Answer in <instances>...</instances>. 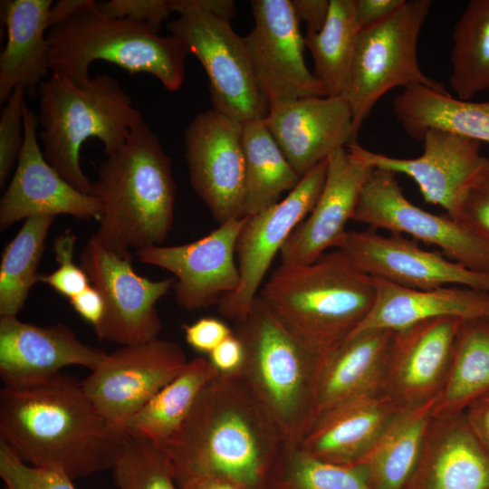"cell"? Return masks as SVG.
<instances>
[{
  "label": "cell",
  "instance_id": "cell-22",
  "mask_svg": "<svg viewBox=\"0 0 489 489\" xmlns=\"http://www.w3.org/2000/svg\"><path fill=\"white\" fill-rule=\"evenodd\" d=\"M264 123L285 158L302 177L336 149L356 141L347 100L305 97L269 108Z\"/></svg>",
  "mask_w": 489,
  "mask_h": 489
},
{
  "label": "cell",
  "instance_id": "cell-50",
  "mask_svg": "<svg viewBox=\"0 0 489 489\" xmlns=\"http://www.w3.org/2000/svg\"><path fill=\"white\" fill-rule=\"evenodd\" d=\"M96 2L94 0H60L55 2L48 13V30L90 8Z\"/></svg>",
  "mask_w": 489,
  "mask_h": 489
},
{
  "label": "cell",
  "instance_id": "cell-20",
  "mask_svg": "<svg viewBox=\"0 0 489 489\" xmlns=\"http://www.w3.org/2000/svg\"><path fill=\"white\" fill-rule=\"evenodd\" d=\"M327 162L324 185L316 204L279 253L283 265L309 264L337 247L374 169L347 147L333 151Z\"/></svg>",
  "mask_w": 489,
  "mask_h": 489
},
{
  "label": "cell",
  "instance_id": "cell-9",
  "mask_svg": "<svg viewBox=\"0 0 489 489\" xmlns=\"http://www.w3.org/2000/svg\"><path fill=\"white\" fill-rule=\"evenodd\" d=\"M168 1L178 17L168 29L206 71L213 109L241 122L264 119L269 105L257 85L244 39L230 19L193 7L187 0Z\"/></svg>",
  "mask_w": 489,
  "mask_h": 489
},
{
  "label": "cell",
  "instance_id": "cell-36",
  "mask_svg": "<svg viewBox=\"0 0 489 489\" xmlns=\"http://www.w3.org/2000/svg\"><path fill=\"white\" fill-rule=\"evenodd\" d=\"M53 216L24 220L5 246L0 264V317L17 316L31 288L39 281L38 266Z\"/></svg>",
  "mask_w": 489,
  "mask_h": 489
},
{
  "label": "cell",
  "instance_id": "cell-33",
  "mask_svg": "<svg viewBox=\"0 0 489 489\" xmlns=\"http://www.w3.org/2000/svg\"><path fill=\"white\" fill-rule=\"evenodd\" d=\"M264 119L243 124V147L245 159V197L244 216L257 214L279 202L284 192L300 182Z\"/></svg>",
  "mask_w": 489,
  "mask_h": 489
},
{
  "label": "cell",
  "instance_id": "cell-1",
  "mask_svg": "<svg viewBox=\"0 0 489 489\" xmlns=\"http://www.w3.org/2000/svg\"><path fill=\"white\" fill-rule=\"evenodd\" d=\"M129 436L62 372L0 391V441L32 466L72 480L112 469Z\"/></svg>",
  "mask_w": 489,
  "mask_h": 489
},
{
  "label": "cell",
  "instance_id": "cell-21",
  "mask_svg": "<svg viewBox=\"0 0 489 489\" xmlns=\"http://www.w3.org/2000/svg\"><path fill=\"white\" fill-rule=\"evenodd\" d=\"M461 321L437 318L394 331L382 392L403 408L436 398L448 374Z\"/></svg>",
  "mask_w": 489,
  "mask_h": 489
},
{
  "label": "cell",
  "instance_id": "cell-46",
  "mask_svg": "<svg viewBox=\"0 0 489 489\" xmlns=\"http://www.w3.org/2000/svg\"><path fill=\"white\" fill-rule=\"evenodd\" d=\"M406 0H355L356 19L360 27L379 24L397 12Z\"/></svg>",
  "mask_w": 489,
  "mask_h": 489
},
{
  "label": "cell",
  "instance_id": "cell-32",
  "mask_svg": "<svg viewBox=\"0 0 489 489\" xmlns=\"http://www.w3.org/2000/svg\"><path fill=\"white\" fill-rule=\"evenodd\" d=\"M218 374L205 357L188 360L176 378L126 422L124 429L129 436L164 444L181 427L202 389Z\"/></svg>",
  "mask_w": 489,
  "mask_h": 489
},
{
  "label": "cell",
  "instance_id": "cell-2",
  "mask_svg": "<svg viewBox=\"0 0 489 489\" xmlns=\"http://www.w3.org/2000/svg\"><path fill=\"white\" fill-rule=\"evenodd\" d=\"M286 442L243 372L218 374L162 446L177 484L212 476L264 489Z\"/></svg>",
  "mask_w": 489,
  "mask_h": 489
},
{
  "label": "cell",
  "instance_id": "cell-44",
  "mask_svg": "<svg viewBox=\"0 0 489 489\" xmlns=\"http://www.w3.org/2000/svg\"><path fill=\"white\" fill-rule=\"evenodd\" d=\"M186 341L196 350L209 354L223 340L233 334L231 329L222 321L213 317H204L189 325L183 326Z\"/></svg>",
  "mask_w": 489,
  "mask_h": 489
},
{
  "label": "cell",
  "instance_id": "cell-4",
  "mask_svg": "<svg viewBox=\"0 0 489 489\" xmlns=\"http://www.w3.org/2000/svg\"><path fill=\"white\" fill-rule=\"evenodd\" d=\"M257 298L297 341L326 358L367 317L376 285L334 249L309 264H281Z\"/></svg>",
  "mask_w": 489,
  "mask_h": 489
},
{
  "label": "cell",
  "instance_id": "cell-17",
  "mask_svg": "<svg viewBox=\"0 0 489 489\" xmlns=\"http://www.w3.org/2000/svg\"><path fill=\"white\" fill-rule=\"evenodd\" d=\"M246 216L225 222L202 238L178 245H154L136 251L139 262L170 272L179 306L197 311L219 302L240 283L235 261Z\"/></svg>",
  "mask_w": 489,
  "mask_h": 489
},
{
  "label": "cell",
  "instance_id": "cell-13",
  "mask_svg": "<svg viewBox=\"0 0 489 489\" xmlns=\"http://www.w3.org/2000/svg\"><path fill=\"white\" fill-rule=\"evenodd\" d=\"M187 362L179 345L158 338L107 353L81 383L96 408L124 429L126 422Z\"/></svg>",
  "mask_w": 489,
  "mask_h": 489
},
{
  "label": "cell",
  "instance_id": "cell-40",
  "mask_svg": "<svg viewBox=\"0 0 489 489\" xmlns=\"http://www.w3.org/2000/svg\"><path fill=\"white\" fill-rule=\"evenodd\" d=\"M0 476L8 489H76L69 477L24 463L1 441Z\"/></svg>",
  "mask_w": 489,
  "mask_h": 489
},
{
  "label": "cell",
  "instance_id": "cell-11",
  "mask_svg": "<svg viewBox=\"0 0 489 489\" xmlns=\"http://www.w3.org/2000/svg\"><path fill=\"white\" fill-rule=\"evenodd\" d=\"M327 164L326 158L302 176L282 201L246 216L236 244L240 283L219 301L217 310L222 316L237 322L248 315L275 255L316 204Z\"/></svg>",
  "mask_w": 489,
  "mask_h": 489
},
{
  "label": "cell",
  "instance_id": "cell-34",
  "mask_svg": "<svg viewBox=\"0 0 489 489\" xmlns=\"http://www.w3.org/2000/svg\"><path fill=\"white\" fill-rule=\"evenodd\" d=\"M360 32L355 0H330L329 14L321 30L306 31L304 43L313 58V75L324 87L327 96L344 97Z\"/></svg>",
  "mask_w": 489,
  "mask_h": 489
},
{
  "label": "cell",
  "instance_id": "cell-52",
  "mask_svg": "<svg viewBox=\"0 0 489 489\" xmlns=\"http://www.w3.org/2000/svg\"><path fill=\"white\" fill-rule=\"evenodd\" d=\"M4 489H8V488H7L6 486H5V488H4Z\"/></svg>",
  "mask_w": 489,
  "mask_h": 489
},
{
  "label": "cell",
  "instance_id": "cell-8",
  "mask_svg": "<svg viewBox=\"0 0 489 489\" xmlns=\"http://www.w3.org/2000/svg\"><path fill=\"white\" fill-rule=\"evenodd\" d=\"M431 6L430 0H406L386 20L360 29L344 95L357 134L376 103L396 87L447 91L422 72L417 59L418 38Z\"/></svg>",
  "mask_w": 489,
  "mask_h": 489
},
{
  "label": "cell",
  "instance_id": "cell-38",
  "mask_svg": "<svg viewBox=\"0 0 489 489\" xmlns=\"http://www.w3.org/2000/svg\"><path fill=\"white\" fill-rule=\"evenodd\" d=\"M112 470L119 489H179L166 450L149 439L129 436Z\"/></svg>",
  "mask_w": 489,
  "mask_h": 489
},
{
  "label": "cell",
  "instance_id": "cell-30",
  "mask_svg": "<svg viewBox=\"0 0 489 489\" xmlns=\"http://www.w3.org/2000/svg\"><path fill=\"white\" fill-rule=\"evenodd\" d=\"M404 131L422 141L428 129H441L489 144V101H472L423 85L405 88L392 101Z\"/></svg>",
  "mask_w": 489,
  "mask_h": 489
},
{
  "label": "cell",
  "instance_id": "cell-37",
  "mask_svg": "<svg viewBox=\"0 0 489 489\" xmlns=\"http://www.w3.org/2000/svg\"><path fill=\"white\" fill-rule=\"evenodd\" d=\"M264 489H372L353 466L321 461L286 444Z\"/></svg>",
  "mask_w": 489,
  "mask_h": 489
},
{
  "label": "cell",
  "instance_id": "cell-42",
  "mask_svg": "<svg viewBox=\"0 0 489 489\" xmlns=\"http://www.w3.org/2000/svg\"><path fill=\"white\" fill-rule=\"evenodd\" d=\"M455 221L489 245V158L468 189Z\"/></svg>",
  "mask_w": 489,
  "mask_h": 489
},
{
  "label": "cell",
  "instance_id": "cell-26",
  "mask_svg": "<svg viewBox=\"0 0 489 489\" xmlns=\"http://www.w3.org/2000/svg\"><path fill=\"white\" fill-rule=\"evenodd\" d=\"M374 281V304L351 334L374 329L397 331L445 317L489 320V292L456 285L413 289L380 279Z\"/></svg>",
  "mask_w": 489,
  "mask_h": 489
},
{
  "label": "cell",
  "instance_id": "cell-27",
  "mask_svg": "<svg viewBox=\"0 0 489 489\" xmlns=\"http://www.w3.org/2000/svg\"><path fill=\"white\" fill-rule=\"evenodd\" d=\"M393 335L385 329L353 333L324 359L312 421L346 401L382 392Z\"/></svg>",
  "mask_w": 489,
  "mask_h": 489
},
{
  "label": "cell",
  "instance_id": "cell-29",
  "mask_svg": "<svg viewBox=\"0 0 489 489\" xmlns=\"http://www.w3.org/2000/svg\"><path fill=\"white\" fill-rule=\"evenodd\" d=\"M436 398L403 408L371 449L352 465L372 489L408 488L424 451Z\"/></svg>",
  "mask_w": 489,
  "mask_h": 489
},
{
  "label": "cell",
  "instance_id": "cell-48",
  "mask_svg": "<svg viewBox=\"0 0 489 489\" xmlns=\"http://www.w3.org/2000/svg\"><path fill=\"white\" fill-rule=\"evenodd\" d=\"M297 19L307 24V30L318 33L324 26L330 10V0H291Z\"/></svg>",
  "mask_w": 489,
  "mask_h": 489
},
{
  "label": "cell",
  "instance_id": "cell-24",
  "mask_svg": "<svg viewBox=\"0 0 489 489\" xmlns=\"http://www.w3.org/2000/svg\"><path fill=\"white\" fill-rule=\"evenodd\" d=\"M402 409L383 392L350 399L316 417L298 446L321 461L352 466Z\"/></svg>",
  "mask_w": 489,
  "mask_h": 489
},
{
  "label": "cell",
  "instance_id": "cell-25",
  "mask_svg": "<svg viewBox=\"0 0 489 489\" xmlns=\"http://www.w3.org/2000/svg\"><path fill=\"white\" fill-rule=\"evenodd\" d=\"M407 489H489V453L464 412L434 417Z\"/></svg>",
  "mask_w": 489,
  "mask_h": 489
},
{
  "label": "cell",
  "instance_id": "cell-39",
  "mask_svg": "<svg viewBox=\"0 0 489 489\" xmlns=\"http://www.w3.org/2000/svg\"><path fill=\"white\" fill-rule=\"evenodd\" d=\"M25 91L16 87L0 116V187L5 185L14 167L17 165L24 140V110Z\"/></svg>",
  "mask_w": 489,
  "mask_h": 489
},
{
  "label": "cell",
  "instance_id": "cell-31",
  "mask_svg": "<svg viewBox=\"0 0 489 489\" xmlns=\"http://www.w3.org/2000/svg\"><path fill=\"white\" fill-rule=\"evenodd\" d=\"M489 392V320H462L434 417L465 412Z\"/></svg>",
  "mask_w": 489,
  "mask_h": 489
},
{
  "label": "cell",
  "instance_id": "cell-47",
  "mask_svg": "<svg viewBox=\"0 0 489 489\" xmlns=\"http://www.w3.org/2000/svg\"><path fill=\"white\" fill-rule=\"evenodd\" d=\"M69 300L75 312L90 322L94 330L99 327L104 313V302L101 292L93 285L90 284Z\"/></svg>",
  "mask_w": 489,
  "mask_h": 489
},
{
  "label": "cell",
  "instance_id": "cell-43",
  "mask_svg": "<svg viewBox=\"0 0 489 489\" xmlns=\"http://www.w3.org/2000/svg\"><path fill=\"white\" fill-rule=\"evenodd\" d=\"M98 7L111 16L146 23L156 32L172 13L168 0H110L98 2Z\"/></svg>",
  "mask_w": 489,
  "mask_h": 489
},
{
  "label": "cell",
  "instance_id": "cell-51",
  "mask_svg": "<svg viewBox=\"0 0 489 489\" xmlns=\"http://www.w3.org/2000/svg\"><path fill=\"white\" fill-rule=\"evenodd\" d=\"M179 489H245L231 481L212 477L199 476L177 483Z\"/></svg>",
  "mask_w": 489,
  "mask_h": 489
},
{
  "label": "cell",
  "instance_id": "cell-3",
  "mask_svg": "<svg viewBox=\"0 0 489 489\" xmlns=\"http://www.w3.org/2000/svg\"><path fill=\"white\" fill-rule=\"evenodd\" d=\"M91 184L101 209L93 235L105 249L132 260L131 249L163 244L174 223L176 185L171 159L145 121L106 156Z\"/></svg>",
  "mask_w": 489,
  "mask_h": 489
},
{
  "label": "cell",
  "instance_id": "cell-10",
  "mask_svg": "<svg viewBox=\"0 0 489 489\" xmlns=\"http://www.w3.org/2000/svg\"><path fill=\"white\" fill-rule=\"evenodd\" d=\"M131 261L105 249L94 235L80 255V266L104 302L103 317L95 333L100 340L120 346L158 338L162 325L156 304L176 282L174 276L158 281L143 277Z\"/></svg>",
  "mask_w": 489,
  "mask_h": 489
},
{
  "label": "cell",
  "instance_id": "cell-23",
  "mask_svg": "<svg viewBox=\"0 0 489 489\" xmlns=\"http://www.w3.org/2000/svg\"><path fill=\"white\" fill-rule=\"evenodd\" d=\"M106 352L83 343L68 326H39L17 316L0 317V377L4 386L53 376L72 365L93 370Z\"/></svg>",
  "mask_w": 489,
  "mask_h": 489
},
{
  "label": "cell",
  "instance_id": "cell-28",
  "mask_svg": "<svg viewBox=\"0 0 489 489\" xmlns=\"http://www.w3.org/2000/svg\"><path fill=\"white\" fill-rule=\"evenodd\" d=\"M52 0L4 2L7 43L0 55V102L22 86L26 94L36 96L48 75L47 16Z\"/></svg>",
  "mask_w": 489,
  "mask_h": 489
},
{
  "label": "cell",
  "instance_id": "cell-14",
  "mask_svg": "<svg viewBox=\"0 0 489 489\" xmlns=\"http://www.w3.org/2000/svg\"><path fill=\"white\" fill-rule=\"evenodd\" d=\"M254 26L243 37L257 85L269 108L326 91L307 68L304 36L291 0H253Z\"/></svg>",
  "mask_w": 489,
  "mask_h": 489
},
{
  "label": "cell",
  "instance_id": "cell-18",
  "mask_svg": "<svg viewBox=\"0 0 489 489\" xmlns=\"http://www.w3.org/2000/svg\"><path fill=\"white\" fill-rule=\"evenodd\" d=\"M422 141L423 153L412 158L374 152L357 141L347 149L374 168L410 177L426 202L441 206L455 220L468 189L488 158L481 152V142L441 129H428Z\"/></svg>",
  "mask_w": 489,
  "mask_h": 489
},
{
  "label": "cell",
  "instance_id": "cell-5",
  "mask_svg": "<svg viewBox=\"0 0 489 489\" xmlns=\"http://www.w3.org/2000/svg\"><path fill=\"white\" fill-rule=\"evenodd\" d=\"M39 139L47 162L78 191L92 196V182L80 164V149L98 139L105 155L118 150L131 129L144 121L130 95L116 78L96 74L86 84L53 73L41 82Z\"/></svg>",
  "mask_w": 489,
  "mask_h": 489
},
{
  "label": "cell",
  "instance_id": "cell-16",
  "mask_svg": "<svg viewBox=\"0 0 489 489\" xmlns=\"http://www.w3.org/2000/svg\"><path fill=\"white\" fill-rule=\"evenodd\" d=\"M364 273L413 289L466 286L489 292V273L468 269L443 253L421 248L399 234L347 231L337 247Z\"/></svg>",
  "mask_w": 489,
  "mask_h": 489
},
{
  "label": "cell",
  "instance_id": "cell-15",
  "mask_svg": "<svg viewBox=\"0 0 489 489\" xmlns=\"http://www.w3.org/2000/svg\"><path fill=\"white\" fill-rule=\"evenodd\" d=\"M243 124L213 109L198 113L185 131L191 186L219 225L244 216Z\"/></svg>",
  "mask_w": 489,
  "mask_h": 489
},
{
  "label": "cell",
  "instance_id": "cell-12",
  "mask_svg": "<svg viewBox=\"0 0 489 489\" xmlns=\"http://www.w3.org/2000/svg\"><path fill=\"white\" fill-rule=\"evenodd\" d=\"M352 220L375 230L410 235L436 245L449 259L468 269L489 273V245L446 214L430 213L411 203L392 171L374 168Z\"/></svg>",
  "mask_w": 489,
  "mask_h": 489
},
{
  "label": "cell",
  "instance_id": "cell-35",
  "mask_svg": "<svg viewBox=\"0 0 489 489\" xmlns=\"http://www.w3.org/2000/svg\"><path fill=\"white\" fill-rule=\"evenodd\" d=\"M449 85L471 101L489 91V0H471L455 24Z\"/></svg>",
  "mask_w": 489,
  "mask_h": 489
},
{
  "label": "cell",
  "instance_id": "cell-19",
  "mask_svg": "<svg viewBox=\"0 0 489 489\" xmlns=\"http://www.w3.org/2000/svg\"><path fill=\"white\" fill-rule=\"evenodd\" d=\"M24 140L14 176L0 200V228L36 216L70 215L100 220L101 205L64 180L47 162L41 149L38 116L25 104Z\"/></svg>",
  "mask_w": 489,
  "mask_h": 489
},
{
  "label": "cell",
  "instance_id": "cell-45",
  "mask_svg": "<svg viewBox=\"0 0 489 489\" xmlns=\"http://www.w3.org/2000/svg\"><path fill=\"white\" fill-rule=\"evenodd\" d=\"M208 360L219 374L242 372L245 361L244 344L233 332L208 354Z\"/></svg>",
  "mask_w": 489,
  "mask_h": 489
},
{
  "label": "cell",
  "instance_id": "cell-49",
  "mask_svg": "<svg viewBox=\"0 0 489 489\" xmlns=\"http://www.w3.org/2000/svg\"><path fill=\"white\" fill-rule=\"evenodd\" d=\"M464 413L470 428L489 453V392L474 402Z\"/></svg>",
  "mask_w": 489,
  "mask_h": 489
},
{
  "label": "cell",
  "instance_id": "cell-6",
  "mask_svg": "<svg viewBox=\"0 0 489 489\" xmlns=\"http://www.w3.org/2000/svg\"><path fill=\"white\" fill-rule=\"evenodd\" d=\"M47 62L53 73L86 84L96 60L114 63L129 73L147 72L170 91L180 89L188 54L174 36H161L149 24L101 12L98 2L50 28Z\"/></svg>",
  "mask_w": 489,
  "mask_h": 489
},
{
  "label": "cell",
  "instance_id": "cell-41",
  "mask_svg": "<svg viewBox=\"0 0 489 489\" xmlns=\"http://www.w3.org/2000/svg\"><path fill=\"white\" fill-rule=\"evenodd\" d=\"M76 240L77 237L70 230L58 235L53 248L59 267L51 273L39 277V281L68 299L90 285V279L84 270L73 262Z\"/></svg>",
  "mask_w": 489,
  "mask_h": 489
},
{
  "label": "cell",
  "instance_id": "cell-7",
  "mask_svg": "<svg viewBox=\"0 0 489 489\" xmlns=\"http://www.w3.org/2000/svg\"><path fill=\"white\" fill-rule=\"evenodd\" d=\"M236 325L245 350L244 376L286 444L298 446L313 419L325 358L297 341L257 297Z\"/></svg>",
  "mask_w": 489,
  "mask_h": 489
}]
</instances>
